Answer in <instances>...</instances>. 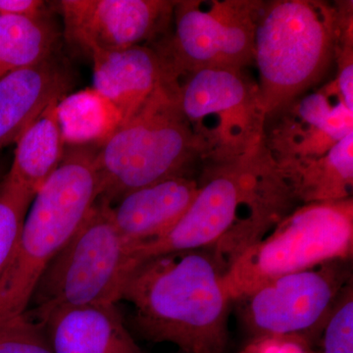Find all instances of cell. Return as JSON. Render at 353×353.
Listing matches in <instances>:
<instances>
[{"instance_id": "1", "label": "cell", "mask_w": 353, "mask_h": 353, "mask_svg": "<svg viewBox=\"0 0 353 353\" xmlns=\"http://www.w3.org/2000/svg\"><path fill=\"white\" fill-rule=\"evenodd\" d=\"M187 212L168 234L132 248L137 263L183 250H208L225 274L301 204L262 148L212 166Z\"/></svg>"}, {"instance_id": "2", "label": "cell", "mask_w": 353, "mask_h": 353, "mask_svg": "<svg viewBox=\"0 0 353 353\" xmlns=\"http://www.w3.org/2000/svg\"><path fill=\"white\" fill-rule=\"evenodd\" d=\"M225 271L208 250L157 255L136 265L121 301L146 340L185 353H227L230 305Z\"/></svg>"}, {"instance_id": "3", "label": "cell", "mask_w": 353, "mask_h": 353, "mask_svg": "<svg viewBox=\"0 0 353 353\" xmlns=\"http://www.w3.org/2000/svg\"><path fill=\"white\" fill-rule=\"evenodd\" d=\"M334 6L311 0L260 3L254 64L265 118L321 83L338 57L348 23Z\"/></svg>"}, {"instance_id": "4", "label": "cell", "mask_w": 353, "mask_h": 353, "mask_svg": "<svg viewBox=\"0 0 353 353\" xmlns=\"http://www.w3.org/2000/svg\"><path fill=\"white\" fill-rule=\"evenodd\" d=\"M94 158L87 146H70L34 196L15 252L0 275V329L25 314L46 267L99 199Z\"/></svg>"}, {"instance_id": "5", "label": "cell", "mask_w": 353, "mask_h": 353, "mask_svg": "<svg viewBox=\"0 0 353 353\" xmlns=\"http://www.w3.org/2000/svg\"><path fill=\"white\" fill-rule=\"evenodd\" d=\"M95 153L101 201L112 205L128 192L188 175L201 148L171 88L158 90Z\"/></svg>"}, {"instance_id": "6", "label": "cell", "mask_w": 353, "mask_h": 353, "mask_svg": "<svg viewBox=\"0 0 353 353\" xmlns=\"http://www.w3.org/2000/svg\"><path fill=\"white\" fill-rule=\"evenodd\" d=\"M136 265L111 218L110 204L97 199L46 267L25 314L41 324L57 309L119 303Z\"/></svg>"}, {"instance_id": "7", "label": "cell", "mask_w": 353, "mask_h": 353, "mask_svg": "<svg viewBox=\"0 0 353 353\" xmlns=\"http://www.w3.org/2000/svg\"><path fill=\"white\" fill-rule=\"evenodd\" d=\"M353 201L301 204L250 246L224 276L232 301L274 279L338 259H352Z\"/></svg>"}, {"instance_id": "8", "label": "cell", "mask_w": 353, "mask_h": 353, "mask_svg": "<svg viewBox=\"0 0 353 353\" xmlns=\"http://www.w3.org/2000/svg\"><path fill=\"white\" fill-rule=\"evenodd\" d=\"M183 76L173 94L201 145L202 159L218 166L259 152L265 114L257 83L239 69L202 68Z\"/></svg>"}, {"instance_id": "9", "label": "cell", "mask_w": 353, "mask_h": 353, "mask_svg": "<svg viewBox=\"0 0 353 353\" xmlns=\"http://www.w3.org/2000/svg\"><path fill=\"white\" fill-rule=\"evenodd\" d=\"M352 276V259L332 260L281 276L234 301L239 319L250 336L299 334L317 345Z\"/></svg>"}, {"instance_id": "10", "label": "cell", "mask_w": 353, "mask_h": 353, "mask_svg": "<svg viewBox=\"0 0 353 353\" xmlns=\"http://www.w3.org/2000/svg\"><path fill=\"white\" fill-rule=\"evenodd\" d=\"M255 1H176L175 32L157 51L171 82L202 68L243 70L254 63Z\"/></svg>"}, {"instance_id": "11", "label": "cell", "mask_w": 353, "mask_h": 353, "mask_svg": "<svg viewBox=\"0 0 353 353\" xmlns=\"http://www.w3.org/2000/svg\"><path fill=\"white\" fill-rule=\"evenodd\" d=\"M166 0H62L64 36L92 55L141 46L157 36L173 15Z\"/></svg>"}, {"instance_id": "12", "label": "cell", "mask_w": 353, "mask_h": 353, "mask_svg": "<svg viewBox=\"0 0 353 353\" xmlns=\"http://www.w3.org/2000/svg\"><path fill=\"white\" fill-rule=\"evenodd\" d=\"M199 185L182 175L132 190L111 205V218L132 250L168 234L187 212Z\"/></svg>"}, {"instance_id": "13", "label": "cell", "mask_w": 353, "mask_h": 353, "mask_svg": "<svg viewBox=\"0 0 353 353\" xmlns=\"http://www.w3.org/2000/svg\"><path fill=\"white\" fill-rule=\"evenodd\" d=\"M90 57L94 90L117 111L121 124L138 112L158 90L171 85L159 53L143 44L97 52Z\"/></svg>"}, {"instance_id": "14", "label": "cell", "mask_w": 353, "mask_h": 353, "mask_svg": "<svg viewBox=\"0 0 353 353\" xmlns=\"http://www.w3.org/2000/svg\"><path fill=\"white\" fill-rule=\"evenodd\" d=\"M41 325L53 353H143L116 304L57 309Z\"/></svg>"}, {"instance_id": "15", "label": "cell", "mask_w": 353, "mask_h": 353, "mask_svg": "<svg viewBox=\"0 0 353 353\" xmlns=\"http://www.w3.org/2000/svg\"><path fill=\"white\" fill-rule=\"evenodd\" d=\"M70 85L57 54L0 79V150L16 143L50 102L66 97Z\"/></svg>"}, {"instance_id": "16", "label": "cell", "mask_w": 353, "mask_h": 353, "mask_svg": "<svg viewBox=\"0 0 353 353\" xmlns=\"http://www.w3.org/2000/svg\"><path fill=\"white\" fill-rule=\"evenodd\" d=\"M46 106L16 141L10 170L4 176L14 187L34 197L37 192L57 171L65 157V143L58 103Z\"/></svg>"}, {"instance_id": "17", "label": "cell", "mask_w": 353, "mask_h": 353, "mask_svg": "<svg viewBox=\"0 0 353 353\" xmlns=\"http://www.w3.org/2000/svg\"><path fill=\"white\" fill-rule=\"evenodd\" d=\"M277 169L301 205L350 199L353 185V132L318 159Z\"/></svg>"}, {"instance_id": "18", "label": "cell", "mask_w": 353, "mask_h": 353, "mask_svg": "<svg viewBox=\"0 0 353 353\" xmlns=\"http://www.w3.org/2000/svg\"><path fill=\"white\" fill-rule=\"evenodd\" d=\"M59 34L46 16L0 15V79L57 54Z\"/></svg>"}, {"instance_id": "19", "label": "cell", "mask_w": 353, "mask_h": 353, "mask_svg": "<svg viewBox=\"0 0 353 353\" xmlns=\"http://www.w3.org/2000/svg\"><path fill=\"white\" fill-rule=\"evenodd\" d=\"M58 117L70 146L101 145L121 124L117 111L94 88L64 97L58 103Z\"/></svg>"}, {"instance_id": "20", "label": "cell", "mask_w": 353, "mask_h": 353, "mask_svg": "<svg viewBox=\"0 0 353 353\" xmlns=\"http://www.w3.org/2000/svg\"><path fill=\"white\" fill-rule=\"evenodd\" d=\"M32 201L4 176L0 180V275L15 252Z\"/></svg>"}, {"instance_id": "21", "label": "cell", "mask_w": 353, "mask_h": 353, "mask_svg": "<svg viewBox=\"0 0 353 353\" xmlns=\"http://www.w3.org/2000/svg\"><path fill=\"white\" fill-rule=\"evenodd\" d=\"M319 353H353V281L341 292L318 341Z\"/></svg>"}, {"instance_id": "22", "label": "cell", "mask_w": 353, "mask_h": 353, "mask_svg": "<svg viewBox=\"0 0 353 353\" xmlns=\"http://www.w3.org/2000/svg\"><path fill=\"white\" fill-rule=\"evenodd\" d=\"M0 353H53L43 326L24 314L0 329Z\"/></svg>"}, {"instance_id": "23", "label": "cell", "mask_w": 353, "mask_h": 353, "mask_svg": "<svg viewBox=\"0 0 353 353\" xmlns=\"http://www.w3.org/2000/svg\"><path fill=\"white\" fill-rule=\"evenodd\" d=\"M238 353H319L317 345L299 334H266L250 336Z\"/></svg>"}, {"instance_id": "24", "label": "cell", "mask_w": 353, "mask_h": 353, "mask_svg": "<svg viewBox=\"0 0 353 353\" xmlns=\"http://www.w3.org/2000/svg\"><path fill=\"white\" fill-rule=\"evenodd\" d=\"M0 15L38 19L46 16V2L41 0H0Z\"/></svg>"}]
</instances>
